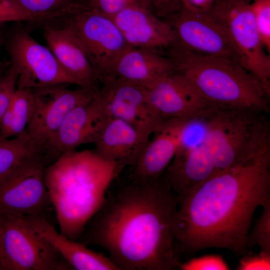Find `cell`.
Masks as SVG:
<instances>
[{
    "label": "cell",
    "instance_id": "obj_31",
    "mask_svg": "<svg viewBox=\"0 0 270 270\" xmlns=\"http://www.w3.org/2000/svg\"><path fill=\"white\" fill-rule=\"evenodd\" d=\"M150 9L156 16L168 20L182 8L181 0H148Z\"/></svg>",
    "mask_w": 270,
    "mask_h": 270
},
{
    "label": "cell",
    "instance_id": "obj_30",
    "mask_svg": "<svg viewBox=\"0 0 270 270\" xmlns=\"http://www.w3.org/2000/svg\"><path fill=\"white\" fill-rule=\"evenodd\" d=\"M179 270H228L230 268L222 255L211 254L198 258L192 257L184 262H181L179 264Z\"/></svg>",
    "mask_w": 270,
    "mask_h": 270
},
{
    "label": "cell",
    "instance_id": "obj_14",
    "mask_svg": "<svg viewBox=\"0 0 270 270\" xmlns=\"http://www.w3.org/2000/svg\"><path fill=\"white\" fill-rule=\"evenodd\" d=\"M97 92L72 110L48 139L41 153L47 165L82 145L94 143L108 118Z\"/></svg>",
    "mask_w": 270,
    "mask_h": 270
},
{
    "label": "cell",
    "instance_id": "obj_26",
    "mask_svg": "<svg viewBox=\"0 0 270 270\" xmlns=\"http://www.w3.org/2000/svg\"><path fill=\"white\" fill-rule=\"evenodd\" d=\"M262 208L260 216L247 236L246 248L249 254L254 246L258 245L260 252L270 255V202Z\"/></svg>",
    "mask_w": 270,
    "mask_h": 270
},
{
    "label": "cell",
    "instance_id": "obj_27",
    "mask_svg": "<svg viewBox=\"0 0 270 270\" xmlns=\"http://www.w3.org/2000/svg\"><path fill=\"white\" fill-rule=\"evenodd\" d=\"M85 2L86 8L111 18L132 6H140L151 10L148 0H85Z\"/></svg>",
    "mask_w": 270,
    "mask_h": 270
},
{
    "label": "cell",
    "instance_id": "obj_17",
    "mask_svg": "<svg viewBox=\"0 0 270 270\" xmlns=\"http://www.w3.org/2000/svg\"><path fill=\"white\" fill-rule=\"evenodd\" d=\"M188 120H166L162 128L150 139L128 178L148 181L164 174L179 146L184 126Z\"/></svg>",
    "mask_w": 270,
    "mask_h": 270
},
{
    "label": "cell",
    "instance_id": "obj_33",
    "mask_svg": "<svg viewBox=\"0 0 270 270\" xmlns=\"http://www.w3.org/2000/svg\"><path fill=\"white\" fill-rule=\"evenodd\" d=\"M0 22H30V18L10 0H0Z\"/></svg>",
    "mask_w": 270,
    "mask_h": 270
},
{
    "label": "cell",
    "instance_id": "obj_21",
    "mask_svg": "<svg viewBox=\"0 0 270 270\" xmlns=\"http://www.w3.org/2000/svg\"><path fill=\"white\" fill-rule=\"evenodd\" d=\"M24 219L54 248L73 270H118L108 256L58 232L48 219L40 216Z\"/></svg>",
    "mask_w": 270,
    "mask_h": 270
},
{
    "label": "cell",
    "instance_id": "obj_20",
    "mask_svg": "<svg viewBox=\"0 0 270 270\" xmlns=\"http://www.w3.org/2000/svg\"><path fill=\"white\" fill-rule=\"evenodd\" d=\"M174 71V64L165 54L131 47L120 57L106 78H118L148 88Z\"/></svg>",
    "mask_w": 270,
    "mask_h": 270
},
{
    "label": "cell",
    "instance_id": "obj_6",
    "mask_svg": "<svg viewBox=\"0 0 270 270\" xmlns=\"http://www.w3.org/2000/svg\"><path fill=\"white\" fill-rule=\"evenodd\" d=\"M46 165L41 154H34L0 176V214L48 219L47 212L52 205L45 180Z\"/></svg>",
    "mask_w": 270,
    "mask_h": 270
},
{
    "label": "cell",
    "instance_id": "obj_35",
    "mask_svg": "<svg viewBox=\"0 0 270 270\" xmlns=\"http://www.w3.org/2000/svg\"><path fill=\"white\" fill-rule=\"evenodd\" d=\"M2 216L0 214V270H3V257L2 245Z\"/></svg>",
    "mask_w": 270,
    "mask_h": 270
},
{
    "label": "cell",
    "instance_id": "obj_36",
    "mask_svg": "<svg viewBox=\"0 0 270 270\" xmlns=\"http://www.w3.org/2000/svg\"><path fill=\"white\" fill-rule=\"evenodd\" d=\"M3 42H4V38L2 36V35L1 34H0V48H1V47H2V44ZM2 66H2V62L0 60V74L1 70L2 68ZM2 74H0V76Z\"/></svg>",
    "mask_w": 270,
    "mask_h": 270
},
{
    "label": "cell",
    "instance_id": "obj_16",
    "mask_svg": "<svg viewBox=\"0 0 270 270\" xmlns=\"http://www.w3.org/2000/svg\"><path fill=\"white\" fill-rule=\"evenodd\" d=\"M128 44L162 53L176 42L170 24L150 8L132 6L112 18Z\"/></svg>",
    "mask_w": 270,
    "mask_h": 270
},
{
    "label": "cell",
    "instance_id": "obj_29",
    "mask_svg": "<svg viewBox=\"0 0 270 270\" xmlns=\"http://www.w3.org/2000/svg\"><path fill=\"white\" fill-rule=\"evenodd\" d=\"M18 76L16 68L10 64L0 76V124L4 115L10 107L16 90Z\"/></svg>",
    "mask_w": 270,
    "mask_h": 270
},
{
    "label": "cell",
    "instance_id": "obj_5",
    "mask_svg": "<svg viewBox=\"0 0 270 270\" xmlns=\"http://www.w3.org/2000/svg\"><path fill=\"white\" fill-rule=\"evenodd\" d=\"M266 114L212 105L205 110L204 145L216 173L243 165L270 146Z\"/></svg>",
    "mask_w": 270,
    "mask_h": 270
},
{
    "label": "cell",
    "instance_id": "obj_24",
    "mask_svg": "<svg viewBox=\"0 0 270 270\" xmlns=\"http://www.w3.org/2000/svg\"><path fill=\"white\" fill-rule=\"evenodd\" d=\"M37 154L24 134L0 138V176L21 160Z\"/></svg>",
    "mask_w": 270,
    "mask_h": 270
},
{
    "label": "cell",
    "instance_id": "obj_10",
    "mask_svg": "<svg viewBox=\"0 0 270 270\" xmlns=\"http://www.w3.org/2000/svg\"><path fill=\"white\" fill-rule=\"evenodd\" d=\"M58 84L30 89L34 102L32 114L24 135L38 154L58 129L68 112L76 106L91 99L98 88L70 89Z\"/></svg>",
    "mask_w": 270,
    "mask_h": 270
},
{
    "label": "cell",
    "instance_id": "obj_28",
    "mask_svg": "<svg viewBox=\"0 0 270 270\" xmlns=\"http://www.w3.org/2000/svg\"><path fill=\"white\" fill-rule=\"evenodd\" d=\"M255 22L267 51L270 52V0H253L250 4Z\"/></svg>",
    "mask_w": 270,
    "mask_h": 270
},
{
    "label": "cell",
    "instance_id": "obj_3",
    "mask_svg": "<svg viewBox=\"0 0 270 270\" xmlns=\"http://www.w3.org/2000/svg\"><path fill=\"white\" fill-rule=\"evenodd\" d=\"M124 167L86 150L66 152L46 168V184L61 234L77 240Z\"/></svg>",
    "mask_w": 270,
    "mask_h": 270
},
{
    "label": "cell",
    "instance_id": "obj_2",
    "mask_svg": "<svg viewBox=\"0 0 270 270\" xmlns=\"http://www.w3.org/2000/svg\"><path fill=\"white\" fill-rule=\"evenodd\" d=\"M175 248L180 258L226 248L248 254L247 236L257 208L270 202V146L243 165L217 172L192 192L176 195Z\"/></svg>",
    "mask_w": 270,
    "mask_h": 270
},
{
    "label": "cell",
    "instance_id": "obj_9",
    "mask_svg": "<svg viewBox=\"0 0 270 270\" xmlns=\"http://www.w3.org/2000/svg\"><path fill=\"white\" fill-rule=\"evenodd\" d=\"M2 216L3 270H73L26 219Z\"/></svg>",
    "mask_w": 270,
    "mask_h": 270
},
{
    "label": "cell",
    "instance_id": "obj_8",
    "mask_svg": "<svg viewBox=\"0 0 270 270\" xmlns=\"http://www.w3.org/2000/svg\"><path fill=\"white\" fill-rule=\"evenodd\" d=\"M76 36L100 82L108 76L120 57L130 48L108 16L86 7L63 21Z\"/></svg>",
    "mask_w": 270,
    "mask_h": 270
},
{
    "label": "cell",
    "instance_id": "obj_19",
    "mask_svg": "<svg viewBox=\"0 0 270 270\" xmlns=\"http://www.w3.org/2000/svg\"><path fill=\"white\" fill-rule=\"evenodd\" d=\"M44 36L47 47L78 87L100 86L99 79L85 51L66 26H47Z\"/></svg>",
    "mask_w": 270,
    "mask_h": 270
},
{
    "label": "cell",
    "instance_id": "obj_15",
    "mask_svg": "<svg viewBox=\"0 0 270 270\" xmlns=\"http://www.w3.org/2000/svg\"><path fill=\"white\" fill-rule=\"evenodd\" d=\"M146 90L150 102L164 120L190 119L211 106L187 76L176 70Z\"/></svg>",
    "mask_w": 270,
    "mask_h": 270
},
{
    "label": "cell",
    "instance_id": "obj_37",
    "mask_svg": "<svg viewBox=\"0 0 270 270\" xmlns=\"http://www.w3.org/2000/svg\"><path fill=\"white\" fill-rule=\"evenodd\" d=\"M4 24V22H0V30Z\"/></svg>",
    "mask_w": 270,
    "mask_h": 270
},
{
    "label": "cell",
    "instance_id": "obj_32",
    "mask_svg": "<svg viewBox=\"0 0 270 270\" xmlns=\"http://www.w3.org/2000/svg\"><path fill=\"white\" fill-rule=\"evenodd\" d=\"M238 270H270V255L260 252L258 254L249 253L241 257L236 266Z\"/></svg>",
    "mask_w": 270,
    "mask_h": 270
},
{
    "label": "cell",
    "instance_id": "obj_25",
    "mask_svg": "<svg viewBox=\"0 0 270 270\" xmlns=\"http://www.w3.org/2000/svg\"><path fill=\"white\" fill-rule=\"evenodd\" d=\"M33 108V98L30 89L16 88L10 106L13 120L12 137L24 134Z\"/></svg>",
    "mask_w": 270,
    "mask_h": 270
},
{
    "label": "cell",
    "instance_id": "obj_11",
    "mask_svg": "<svg viewBox=\"0 0 270 270\" xmlns=\"http://www.w3.org/2000/svg\"><path fill=\"white\" fill-rule=\"evenodd\" d=\"M6 49L10 64L18 72L16 88L31 89L58 84L77 86L50 50L26 30L15 31L8 42Z\"/></svg>",
    "mask_w": 270,
    "mask_h": 270
},
{
    "label": "cell",
    "instance_id": "obj_13",
    "mask_svg": "<svg viewBox=\"0 0 270 270\" xmlns=\"http://www.w3.org/2000/svg\"><path fill=\"white\" fill-rule=\"evenodd\" d=\"M166 20L174 31L176 43L184 48L240 64L225 27L210 10L198 12L182 8Z\"/></svg>",
    "mask_w": 270,
    "mask_h": 270
},
{
    "label": "cell",
    "instance_id": "obj_18",
    "mask_svg": "<svg viewBox=\"0 0 270 270\" xmlns=\"http://www.w3.org/2000/svg\"><path fill=\"white\" fill-rule=\"evenodd\" d=\"M150 140L127 122L108 118L92 144L94 150L102 158L133 167Z\"/></svg>",
    "mask_w": 270,
    "mask_h": 270
},
{
    "label": "cell",
    "instance_id": "obj_34",
    "mask_svg": "<svg viewBox=\"0 0 270 270\" xmlns=\"http://www.w3.org/2000/svg\"><path fill=\"white\" fill-rule=\"evenodd\" d=\"M218 0H181L182 8L198 12L209 11Z\"/></svg>",
    "mask_w": 270,
    "mask_h": 270
},
{
    "label": "cell",
    "instance_id": "obj_23",
    "mask_svg": "<svg viewBox=\"0 0 270 270\" xmlns=\"http://www.w3.org/2000/svg\"><path fill=\"white\" fill-rule=\"evenodd\" d=\"M10 0L28 14L33 22H63L84 7V0Z\"/></svg>",
    "mask_w": 270,
    "mask_h": 270
},
{
    "label": "cell",
    "instance_id": "obj_1",
    "mask_svg": "<svg viewBox=\"0 0 270 270\" xmlns=\"http://www.w3.org/2000/svg\"><path fill=\"white\" fill-rule=\"evenodd\" d=\"M176 194L165 172L148 181L110 186L76 240L106 250L118 270H179Z\"/></svg>",
    "mask_w": 270,
    "mask_h": 270
},
{
    "label": "cell",
    "instance_id": "obj_22",
    "mask_svg": "<svg viewBox=\"0 0 270 270\" xmlns=\"http://www.w3.org/2000/svg\"><path fill=\"white\" fill-rule=\"evenodd\" d=\"M216 173L206 152L204 139L180 148L165 171L176 195L192 192Z\"/></svg>",
    "mask_w": 270,
    "mask_h": 270
},
{
    "label": "cell",
    "instance_id": "obj_4",
    "mask_svg": "<svg viewBox=\"0 0 270 270\" xmlns=\"http://www.w3.org/2000/svg\"><path fill=\"white\" fill-rule=\"evenodd\" d=\"M165 52L174 70L187 76L210 105L269 112L270 93L239 63L194 53L177 44Z\"/></svg>",
    "mask_w": 270,
    "mask_h": 270
},
{
    "label": "cell",
    "instance_id": "obj_12",
    "mask_svg": "<svg viewBox=\"0 0 270 270\" xmlns=\"http://www.w3.org/2000/svg\"><path fill=\"white\" fill-rule=\"evenodd\" d=\"M98 96L108 118L122 120L146 136L158 132L164 120L150 102L146 88L118 78L104 79Z\"/></svg>",
    "mask_w": 270,
    "mask_h": 270
},
{
    "label": "cell",
    "instance_id": "obj_7",
    "mask_svg": "<svg viewBox=\"0 0 270 270\" xmlns=\"http://www.w3.org/2000/svg\"><path fill=\"white\" fill-rule=\"evenodd\" d=\"M210 10L225 27L240 64L270 93V57L258 30L250 4L218 0Z\"/></svg>",
    "mask_w": 270,
    "mask_h": 270
}]
</instances>
